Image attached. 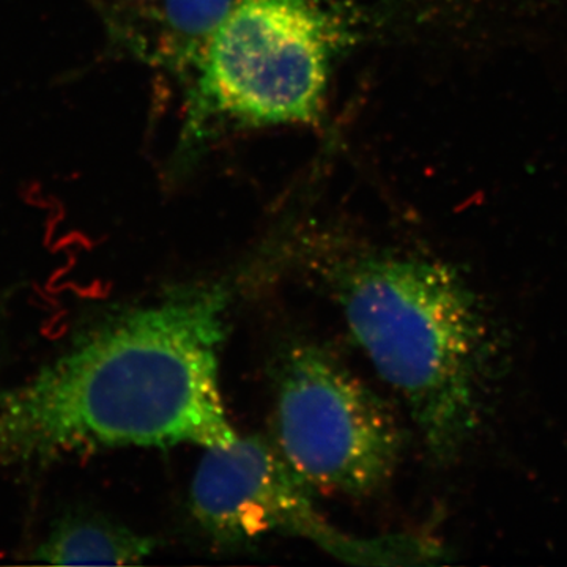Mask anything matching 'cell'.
Wrapping results in <instances>:
<instances>
[{"label": "cell", "mask_w": 567, "mask_h": 567, "mask_svg": "<svg viewBox=\"0 0 567 567\" xmlns=\"http://www.w3.org/2000/svg\"><path fill=\"white\" fill-rule=\"evenodd\" d=\"M320 279L377 374L404 399L429 457L457 462L486 423L502 365L472 282L454 265L388 251L328 260Z\"/></svg>", "instance_id": "cell-2"}, {"label": "cell", "mask_w": 567, "mask_h": 567, "mask_svg": "<svg viewBox=\"0 0 567 567\" xmlns=\"http://www.w3.org/2000/svg\"><path fill=\"white\" fill-rule=\"evenodd\" d=\"M152 2L155 0H115L107 11L140 9V7L148 6Z\"/></svg>", "instance_id": "cell-8"}, {"label": "cell", "mask_w": 567, "mask_h": 567, "mask_svg": "<svg viewBox=\"0 0 567 567\" xmlns=\"http://www.w3.org/2000/svg\"><path fill=\"white\" fill-rule=\"evenodd\" d=\"M339 39L317 0H240L197 63L200 112L252 126L316 123Z\"/></svg>", "instance_id": "cell-3"}, {"label": "cell", "mask_w": 567, "mask_h": 567, "mask_svg": "<svg viewBox=\"0 0 567 567\" xmlns=\"http://www.w3.org/2000/svg\"><path fill=\"white\" fill-rule=\"evenodd\" d=\"M311 492L275 445L259 436H238L230 445L207 447L193 477L189 505L200 528L223 546H244L278 533L311 540L350 565L445 561V548L425 537L347 535L317 511Z\"/></svg>", "instance_id": "cell-5"}, {"label": "cell", "mask_w": 567, "mask_h": 567, "mask_svg": "<svg viewBox=\"0 0 567 567\" xmlns=\"http://www.w3.org/2000/svg\"><path fill=\"white\" fill-rule=\"evenodd\" d=\"M275 395L276 450L311 491L364 498L390 483L404 447L398 416L330 353L289 347Z\"/></svg>", "instance_id": "cell-4"}, {"label": "cell", "mask_w": 567, "mask_h": 567, "mask_svg": "<svg viewBox=\"0 0 567 567\" xmlns=\"http://www.w3.org/2000/svg\"><path fill=\"white\" fill-rule=\"evenodd\" d=\"M240 0H155L140 9L106 11L111 40L151 24L141 58L175 69L197 65L213 35Z\"/></svg>", "instance_id": "cell-6"}, {"label": "cell", "mask_w": 567, "mask_h": 567, "mask_svg": "<svg viewBox=\"0 0 567 567\" xmlns=\"http://www.w3.org/2000/svg\"><path fill=\"white\" fill-rule=\"evenodd\" d=\"M156 540L110 518L66 516L33 548L31 559L41 565H140L151 557Z\"/></svg>", "instance_id": "cell-7"}, {"label": "cell", "mask_w": 567, "mask_h": 567, "mask_svg": "<svg viewBox=\"0 0 567 567\" xmlns=\"http://www.w3.org/2000/svg\"><path fill=\"white\" fill-rule=\"evenodd\" d=\"M230 293L199 284L115 317L0 391V465L117 447L227 446L219 386Z\"/></svg>", "instance_id": "cell-1"}]
</instances>
